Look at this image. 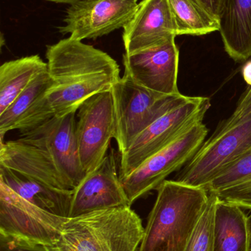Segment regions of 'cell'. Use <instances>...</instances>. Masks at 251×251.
<instances>
[{"mask_svg":"<svg viewBox=\"0 0 251 251\" xmlns=\"http://www.w3.org/2000/svg\"><path fill=\"white\" fill-rule=\"evenodd\" d=\"M224 48L237 62L251 57V0H226L220 21Z\"/></svg>","mask_w":251,"mask_h":251,"instance_id":"cell-18","label":"cell"},{"mask_svg":"<svg viewBox=\"0 0 251 251\" xmlns=\"http://www.w3.org/2000/svg\"><path fill=\"white\" fill-rule=\"evenodd\" d=\"M249 113H251V86L247 88L239 100L233 114L227 120L222 122V125H229L247 116Z\"/></svg>","mask_w":251,"mask_h":251,"instance_id":"cell-26","label":"cell"},{"mask_svg":"<svg viewBox=\"0 0 251 251\" xmlns=\"http://www.w3.org/2000/svg\"><path fill=\"white\" fill-rule=\"evenodd\" d=\"M177 35H203L220 30V22L194 0H169Z\"/></svg>","mask_w":251,"mask_h":251,"instance_id":"cell-20","label":"cell"},{"mask_svg":"<svg viewBox=\"0 0 251 251\" xmlns=\"http://www.w3.org/2000/svg\"><path fill=\"white\" fill-rule=\"evenodd\" d=\"M138 0H82L71 4L58 27L78 41L95 39L124 28L138 7Z\"/></svg>","mask_w":251,"mask_h":251,"instance_id":"cell-10","label":"cell"},{"mask_svg":"<svg viewBox=\"0 0 251 251\" xmlns=\"http://www.w3.org/2000/svg\"><path fill=\"white\" fill-rule=\"evenodd\" d=\"M76 113L53 117L32 129L21 131V138L44 149L72 190L85 174L81 166L76 133Z\"/></svg>","mask_w":251,"mask_h":251,"instance_id":"cell-11","label":"cell"},{"mask_svg":"<svg viewBox=\"0 0 251 251\" xmlns=\"http://www.w3.org/2000/svg\"><path fill=\"white\" fill-rule=\"evenodd\" d=\"M251 150V113L221 125L203 142L175 176V181L204 188L217 174Z\"/></svg>","mask_w":251,"mask_h":251,"instance_id":"cell-5","label":"cell"},{"mask_svg":"<svg viewBox=\"0 0 251 251\" xmlns=\"http://www.w3.org/2000/svg\"><path fill=\"white\" fill-rule=\"evenodd\" d=\"M251 246L249 217L243 208L218 199L214 218V251H251Z\"/></svg>","mask_w":251,"mask_h":251,"instance_id":"cell-17","label":"cell"},{"mask_svg":"<svg viewBox=\"0 0 251 251\" xmlns=\"http://www.w3.org/2000/svg\"><path fill=\"white\" fill-rule=\"evenodd\" d=\"M0 165L60 190H73L50 154L22 138L7 142L1 140Z\"/></svg>","mask_w":251,"mask_h":251,"instance_id":"cell-15","label":"cell"},{"mask_svg":"<svg viewBox=\"0 0 251 251\" xmlns=\"http://www.w3.org/2000/svg\"><path fill=\"white\" fill-rule=\"evenodd\" d=\"M112 92L114 103V139L120 154L149 126L192 98L181 93L165 95L150 91L136 83L125 73L112 87Z\"/></svg>","mask_w":251,"mask_h":251,"instance_id":"cell-4","label":"cell"},{"mask_svg":"<svg viewBox=\"0 0 251 251\" xmlns=\"http://www.w3.org/2000/svg\"><path fill=\"white\" fill-rule=\"evenodd\" d=\"M50 83L51 79L47 69L37 75L11 104L0 114L1 140H3L6 133L15 129L19 121L25 116L35 100L45 92Z\"/></svg>","mask_w":251,"mask_h":251,"instance_id":"cell-21","label":"cell"},{"mask_svg":"<svg viewBox=\"0 0 251 251\" xmlns=\"http://www.w3.org/2000/svg\"><path fill=\"white\" fill-rule=\"evenodd\" d=\"M210 106V100L207 97H192L188 102L149 126L134 139L128 150L120 154V179L169 146L192 126L203 121Z\"/></svg>","mask_w":251,"mask_h":251,"instance_id":"cell-6","label":"cell"},{"mask_svg":"<svg viewBox=\"0 0 251 251\" xmlns=\"http://www.w3.org/2000/svg\"><path fill=\"white\" fill-rule=\"evenodd\" d=\"M47 69V63L38 54L3 63L0 67V114L37 75Z\"/></svg>","mask_w":251,"mask_h":251,"instance_id":"cell-19","label":"cell"},{"mask_svg":"<svg viewBox=\"0 0 251 251\" xmlns=\"http://www.w3.org/2000/svg\"><path fill=\"white\" fill-rule=\"evenodd\" d=\"M131 206L118 172L114 150L73 190L69 218L95 211Z\"/></svg>","mask_w":251,"mask_h":251,"instance_id":"cell-12","label":"cell"},{"mask_svg":"<svg viewBox=\"0 0 251 251\" xmlns=\"http://www.w3.org/2000/svg\"><path fill=\"white\" fill-rule=\"evenodd\" d=\"M218 198L209 193V202L184 251H214V218Z\"/></svg>","mask_w":251,"mask_h":251,"instance_id":"cell-23","label":"cell"},{"mask_svg":"<svg viewBox=\"0 0 251 251\" xmlns=\"http://www.w3.org/2000/svg\"><path fill=\"white\" fill-rule=\"evenodd\" d=\"M212 194L223 201L233 203L243 209H251V178Z\"/></svg>","mask_w":251,"mask_h":251,"instance_id":"cell-24","label":"cell"},{"mask_svg":"<svg viewBox=\"0 0 251 251\" xmlns=\"http://www.w3.org/2000/svg\"><path fill=\"white\" fill-rule=\"evenodd\" d=\"M68 218L37 207L0 181V236L53 247Z\"/></svg>","mask_w":251,"mask_h":251,"instance_id":"cell-8","label":"cell"},{"mask_svg":"<svg viewBox=\"0 0 251 251\" xmlns=\"http://www.w3.org/2000/svg\"><path fill=\"white\" fill-rule=\"evenodd\" d=\"M0 181L37 207L69 218L73 190H63L0 165Z\"/></svg>","mask_w":251,"mask_h":251,"instance_id":"cell-16","label":"cell"},{"mask_svg":"<svg viewBox=\"0 0 251 251\" xmlns=\"http://www.w3.org/2000/svg\"><path fill=\"white\" fill-rule=\"evenodd\" d=\"M77 141L85 176L103 162L115 134L114 103L112 90L85 100L78 109Z\"/></svg>","mask_w":251,"mask_h":251,"instance_id":"cell-9","label":"cell"},{"mask_svg":"<svg viewBox=\"0 0 251 251\" xmlns=\"http://www.w3.org/2000/svg\"><path fill=\"white\" fill-rule=\"evenodd\" d=\"M204 8L212 17L221 21L225 10L226 0H194Z\"/></svg>","mask_w":251,"mask_h":251,"instance_id":"cell-27","label":"cell"},{"mask_svg":"<svg viewBox=\"0 0 251 251\" xmlns=\"http://www.w3.org/2000/svg\"><path fill=\"white\" fill-rule=\"evenodd\" d=\"M251 178V150L225 167L204 187L208 193H215L230 186Z\"/></svg>","mask_w":251,"mask_h":251,"instance_id":"cell-22","label":"cell"},{"mask_svg":"<svg viewBox=\"0 0 251 251\" xmlns=\"http://www.w3.org/2000/svg\"><path fill=\"white\" fill-rule=\"evenodd\" d=\"M144 228L131 206L95 211L63 224L57 251H136Z\"/></svg>","mask_w":251,"mask_h":251,"instance_id":"cell-3","label":"cell"},{"mask_svg":"<svg viewBox=\"0 0 251 251\" xmlns=\"http://www.w3.org/2000/svg\"><path fill=\"white\" fill-rule=\"evenodd\" d=\"M125 73L139 85L165 95L180 94L179 50L175 38L133 54H123Z\"/></svg>","mask_w":251,"mask_h":251,"instance_id":"cell-13","label":"cell"},{"mask_svg":"<svg viewBox=\"0 0 251 251\" xmlns=\"http://www.w3.org/2000/svg\"><path fill=\"white\" fill-rule=\"evenodd\" d=\"M177 36L169 0H142L123 28L125 53L133 54L161 45Z\"/></svg>","mask_w":251,"mask_h":251,"instance_id":"cell-14","label":"cell"},{"mask_svg":"<svg viewBox=\"0 0 251 251\" xmlns=\"http://www.w3.org/2000/svg\"><path fill=\"white\" fill-rule=\"evenodd\" d=\"M45 1H50V2L62 3V4H72L78 1H82V0H45Z\"/></svg>","mask_w":251,"mask_h":251,"instance_id":"cell-29","label":"cell"},{"mask_svg":"<svg viewBox=\"0 0 251 251\" xmlns=\"http://www.w3.org/2000/svg\"><path fill=\"white\" fill-rule=\"evenodd\" d=\"M0 251H57L52 246L32 244L0 236Z\"/></svg>","mask_w":251,"mask_h":251,"instance_id":"cell-25","label":"cell"},{"mask_svg":"<svg viewBox=\"0 0 251 251\" xmlns=\"http://www.w3.org/2000/svg\"><path fill=\"white\" fill-rule=\"evenodd\" d=\"M207 134L208 128L203 121L198 122L122 178V187L131 206L149 192L157 190L168 176L184 166L203 144Z\"/></svg>","mask_w":251,"mask_h":251,"instance_id":"cell-7","label":"cell"},{"mask_svg":"<svg viewBox=\"0 0 251 251\" xmlns=\"http://www.w3.org/2000/svg\"><path fill=\"white\" fill-rule=\"evenodd\" d=\"M242 74H243V79L246 81V83L249 86H251V60L246 63L243 66Z\"/></svg>","mask_w":251,"mask_h":251,"instance_id":"cell-28","label":"cell"},{"mask_svg":"<svg viewBox=\"0 0 251 251\" xmlns=\"http://www.w3.org/2000/svg\"><path fill=\"white\" fill-rule=\"evenodd\" d=\"M149 215L138 251H184L209 202L203 187L165 180Z\"/></svg>","mask_w":251,"mask_h":251,"instance_id":"cell-2","label":"cell"},{"mask_svg":"<svg viewBox=\"0 0 251 251\" xmlns=\"http://www.w3.org/2000/svg\"><path fill=\"white\" fill-rule=\"evenodd\" d=\"M46 58L51 83L16 125L20 132L77 113L85 100L110 91L121 78L119 65L109 54L70 37L47 46Z\"/></svg>","mask_w":251,"mask_h":251,"instance_id":"cell-1","label":"cell"}]
</instances>
